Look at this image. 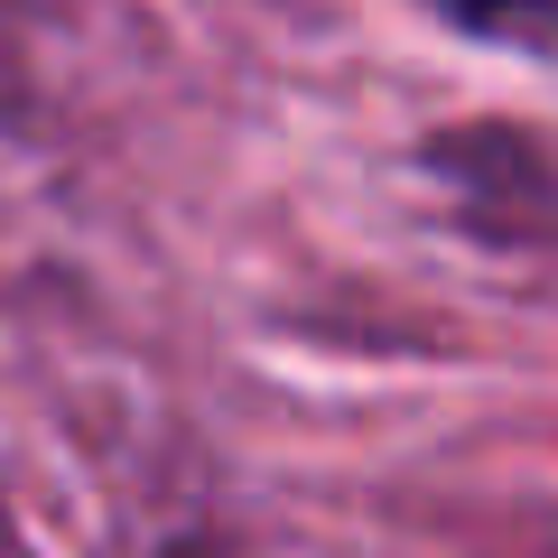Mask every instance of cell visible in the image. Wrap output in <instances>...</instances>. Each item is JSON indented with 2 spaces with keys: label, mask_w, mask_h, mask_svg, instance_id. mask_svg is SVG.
Returning <instances> with one entry per match:
<instances>
[{
  "label": "cell",
  "mask_w": 558,
  "mask_h": 558,
  "mask_svg": "<svg viewBox=\"0 0 558 558\" xmlns=\"http://www.w3.org/2000/svg\"><path fill=\"white\" fill-rule=\"evenodd\" d=\"M438 28L457 38H484V47H539L558 57V0H418Z\"/></svg>",
  "instance_id": "obj_1"
}]
</instances>
